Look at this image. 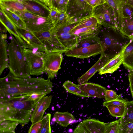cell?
Wrapping results in <instances>:
<instances>
[{
  "label": "cell",
  "instance_id": "cell-10",
  "mask_svg": "<svg viewBox=\"0 0 133 133\" xmlns=\"http://www.w3.org/2000/svg\"><path fill=\"white\" fill-rule=\"evenodd\" d=\"M24 58L30 75L38 76L45 73L43 58L44 52L23 49Z\"/></svg>",
  "mask_w": 133,
  "mask_h": 133
},
{
  "label": "cell",
  "instance_id": "cell-27",
  "mask_svg": "<svg viewBox=\"0 0 133 133\" xmlns=\"http://www.w3.org/2000/svg\"><path fill=\"white\" fill-rule=\"evenodd\" d=\"M49 9H54L59 12H66L69 0H40Z\"/></svg>",
  "mask_w": 133,
  "mask_h": 133
},
{
  "label": "cell",
  "instance_id": "cell-11",
  "mask_svg": "<svg viewBox=\"0 0 133 133\" xmlns=\"http://www.w3.org/2000/svg\"><path fill=\"white\" fill-rule=\"evenodd\" d=\"M99 25L97 20L92 16L76 23L71 31L78 40L95 33Z\"/></svg>",
  "mask_w": 133,
  "mask_h": 133
},
{
  "label": "cell",
  "instance_id": "cell-21",
  "mask_svg": "<svg viewBox=\"0 0 133 133\" xmlns=\"http://www.w3.org/2000/svg\"><path fill=\"white\" fill-rule=\"evenodd\" d=\"M122 51L111 59L99 71V74L103 75L107 73H112L116 70L123 64Z\"/></svg>",
  "mask_w": 133,
  "mask_h": 133
},
{
  "label": "cell",
  "instance_id": "cell-25",
  "mask_svg": "<svg viewBox=\"0 0 133 133\" xmlns=\"http://www.w3.org/2000/svg\"><path fill=\"white\" fill-rule=\"evenodd\" d=\"M0 8L7 9L12 11H27L24 4L21 0H0Z\"/></svg>",
  "mask_w": 133,
  "mask_h": 133
},
{
  "label": "cell",
  "instance_id": "cell-34",
  "mask_svg": "<svg viewBox=\"0 0 133 133\" xmlns=\"http://www.w3.org/2000/svg\"><path fill=\"white\" fill-rule=\"evenodd\" d=\"M105 133H120V119L110 122L105 123Z\"/></svg>",
  "mask_w": 133,
  "mask_h": 133
},
{
  "label": "cell",
  "instance_id": "cell-31",
  "mask_svg": "<svg viewBox=\"0 0 133 133\" xmlns=\"http://www.w3.org/2000/svg\"><path fill=\"white\" fill-rule=\"evenodd\" d=\"M63 87L69 92L81 97H89V96L81 89L78 84H76L69 80L65 82L63 84Z\"/></svg>",
  "mask_w": 133,
  "mask_h": 133
},
{
  "label": "cell",
  "instance_id": "cell-15",
  "mask_svg": "<svg viewBox=\"0 0 133 133\" xmlns=\"http://www.w3.org/2000/svg\"><path fill=\"white\" fill-rule=\"evenodd\" d=\"M24 5L27 11L42 17L48 18L50 9L40 0H21Z\"/></svg>",
  "mask_w": 133,
  "mask_h": 133
},
{
  "label": "cell",
  "instance_id": "cell-36",
  "mask_svg": "<svg viewBox=\"0 0 133 133\" xmlns=\"http://www.w3.org/2000/svg\"><path fill=\"white\" fill-rule=\"evenodd\" d=\"M121 126L120 133H133V122L125 120L120 118Z\"/></svg>",
  "mask_w": 133,
  "mask_h": 133
},
{
  "label": "cell",
  "instance_id": "cell-29",
  "mask_svg": "<svg viewBox=\"0 0 133 133\" xmlns=\"http://www.w3.org/2000/svg\"><path fill=\"white\" fill-rule=\"evenodd\" d=\"M96 32L90 35L78 39L76 45L74 48L87 47L94 44L99 43V39L96 34Z\"/></svg>",
  "mask_w": 133,
  "mask_h": 133
},
{
  "label": "cell",
  "instance_id": "cell-1",
  "mask_svg": "<svg viewBox=\"0 0 133 133\" xmlns=\"http://www.w3.org/2000/svg\"><path fill=\"white\" fill-rule=\"evenodd\" d=\"M53 83L48 78L16 77L9 72L0 79V98H5L34 93L49 94Z\"/></svg>",
  "mask_w": 133,
  "mask_h": 133
},
{
  "label": "cell",
  "instance_id": "cell-37",
  "mask_svg": "<svg viewBox=\"0 0 133 133\" xmlns=\"http://www.w3.org/2000/svg\"><path fill=\"white\" fill-rule=\"evenodd\" d=\"M121 117L125 120L133 122V101L128 102L125 114Z\"/></svg>",
  "mask_w": 133,
  "mask_h": 133
},
{
  "label": "cell",
  "instance_id": "cell-4",
  "mask_svg": "<svg viewBox=\"0 0 133 133\" xmlns=\"http://www.w3.org/2000/svg\"><path fill=\"white\" fill-rule=\"evenodd\" d=\"M10 39L8 46L9 72L16 77H31L24 58L23 47L13 36L10 37Z\"/></svg>",
  "mask_w": 133,
  "mask_h": 133
},
{
  "label": "cell",
  "instance_id": "cell-49",
  "mask_svg": "<svg viewBox=\"0 0 133 133\" xmlns=\"http://www.w3.org/2000/svg\"><path fill=\"white\" fill-rule=\"evenodd\" d=\"M16 133L15 132H8V133Z\"/></svg>",
  "mask_w": 133,
  "mask_h": 133
},
{
  "label": "cell",
  "instance_id": "cell-6",
  "mask_svg": "<svg viewBox=\"0 0 133 133\" xmlns=\"http://www.w3.org/2000/svg\"><path fill=\"white\" fill-rule=\"evenodd\" d=\"M93 9L85 0H69L66 13L68 21L76 23L92 16Z\"/></svg>",
  "mask_w": 133,
  "mask_h": 133
},
{
  "label": "cell",
  "instance_id": "cell-24",
  "mask_svg": "<svg viewBox=\"0 0 133 133\" xmlns=\"http://www.w3.org/2000/svg\"><path fill=\"white\" fill-rule=\"evenodd\" d=\"M105 1L113 10L117 24L120 30L123 18L122 12V8L124 4L126 3L127 0Z\"/></svg>",
  "mask_w": 133,
  "mask_h": 133
},
{
  "label": "cell",
  "instance_id": "cell-18",
  "mask_svg": "<svg viewBox=\"0 0 133 133\" xmlns=\"http://www.w3.org/2000/svg\"><path fill=\"white\" fill-rule=\"evenodd\" d=\"M111 59L101 53L97 62L87 71L77 79L79 84L87 83L97 72L99 71Z\"/></svg>",
  "mask_w": 133,
  "mask_h": 133
},
{
  "label": "cell",
  "instance_id": "cell-45",
  "mask_svg": "<svg viewBox=\"0 0 133 133\" xmlns=\"http://www.w3.org/2000/svg\"><path fill=\"white\" fill-rule=\"evenodd\" d=\"M131 92L133 97V70L130 71L128 75Z\"/></svg>",
  "mask_w": 133,
  "mask_h": 133
},
{
  "label": "cell",
  "instance_id": "cell-9",
  "mask_svg": "<svg viewBox=\"0 0 133 133\" xmlns=\"http://www.w3.org/2000/svg\"><path fill=\"white\" fill-rule=\"evenodd\" d=\"M64 52L58 51H46L43 55L45 72L48 78L52 79L57 74L63 60Z\"/></svg>",
  "mask_w": 133,
  "mask_h": 133
},
{
  "label": "cell",
  "instance_id": "cell-12",
  "mask_svg": "<svg viewBox=\"0 0 133 133\" xmlns=\"http://www.w3.org/2000/svg\"><path fill=\"white\" fill-rule=\"evenodd\" d=\"M34 33L44 45L46 51H58L64 53L67 50L58 39L54 27L48 31Z\"/></svg>",
  "mask_w": 133,
  "mask_h": 133
},
{
  "label": "cell",
  "instance_id": "cell-46",
  "mask_svg": "<svg viewBox=\"0 0 133 133\" xmlns=\"http://www.w3.org/2000/svg\"><path fill=\"white\" fill-rule=\"evenodd\" d=\"M74 133H87L82 128L79 124L77 127L74 131Z\"/></svg>",
  "mask_w": 133,
  "mask_h": 133
},
{
  "label": "cell",
  "instance_id": "cell-33",
  "mask_svg": "<svg viewBox=\"0 0 133 133\" xmlns=\"http://www.w3.org/2000/svg\"><path fill=\"white\" fill-rule=\"evenodd\" d=\"M105 107L108 109L110 115L114 117H123L125 113L126 106L109 105Z\"/></svg>",
  "mask_w": 133,
  "mask_h": 133
},
{
  "label": "cell",
  "instance_id": "cell-48",
  "mask_svg": "<svg viewBox=\"0 0 133 133\" xmlns=\"http://www.w3.org/2000/svg\"><path fill=\"white\" fill-rule=\"evenodd\" d=\"M126 4L130 5L133 6V0H127Z\"/></svg>",
  "mask_w": 133,
  "mask_h": 133
},
{
  "label": "cell",
  "instance_id": "cell-30",
  "mask_svg": "<svg viewBox=\"0 0 133 133\" xmlns=\"http://www.w3.org/2000/svg\"><path fill=\"white\" fill-rule=\"evenodd\" d=\"M120 30L123 35L133 39V18H123Z\"/></svg>",
  "mask_w": 133,
  "mask_h": 133
},
{
  "label": "cell",
  "instance_id": "cell-42",
  "mask_svg": "<svg viewBox=\"0 0 133 133\" xmlns=\"http://www.w3.org/2000/svg\"><path fill=\"white\" fill-rule=\"evenodd\" d=\"M41 123V120L35 123L32 124L28 133H40Z\"/></svg>",
  "mask_w": 133,
  "mask_h": 133
},
{
  "label": "cell",
  "instance_id": "cell-3",
  "mask_svg": "<svg viewBox=\"0 0 133 133\" xmlns=\"http://www.w3.org/2000/svg\"><path fill=\"white\" fill-rule=\"evenodd\" d=\"M96 34L102 47L101 53L110 59L120 52L131 39L123 35L119 29L100 24Z\"/></svg>",
  "mask_w": 133,
  "mask_h": 133
},
{
  "label": "cell",
  "instance_id": "cell-44",
  "mask_svg": "<svg viewBox=\"0 0 133 133\" xmlns=\"http://www.w3.org/2000/svg\"><path fill=\"white\" fill-rule=\"evenodd\" d=\"M50 9V13L49 17L54 24L58 11L52 8H51Z\"/></svg>",
  "mask_w": 133,
  "mask_h": 133
},
{
  "label": "cell",
  "instance_id": "cell-2",
  "mask_svg": "<svg viewBox=\"0 0 133 133\" xmlns=\"http://www.w3.org/2000/svg\"><path fill=\"white\" fill-rule=\"evenodd\" d=\"M37 103L29 99L28 94L0 98V122L10 120L24 126L30 121L32 111Z\"/></svg>",
  "mask_w": 133,
  "mask_h": 133
},
{
  "label": "cell",
  "instance_id": "cell-14",
  "mask_svg": "<svg viewBox=\"0 0 133 133\" xmlns=\"http://www.w3.org/2000/svg\"><path fill=\"white\" fill-rule=\"evenodd\" d=\"M102 52L101 46L98 43L87 47L73 48L67 50L64 53L68 57L85 58L101 54Z\"/></svg>",
  "mask_w": 133,
  "mask_h": 133
},
{
  "label": "cell",
  "instance_id": "cell-40",
  "mask_svg": "<svg viewBox=\"0 0 133 133\" xmlns=\"http://www.w3.org/2000/svg\"><path fill=\"white\" fill-rule=\"evenodd\" d=\"M122 12L123 18H133V6L126 3L123 7Z\"/></svg>",
  "mask_w": 133,
  "mask_h": 133
},
{
  "label": "cell",
  "instance_id": "cell-22",
  "mask_svg": "<svg viewBox=\"0 0 133 133\" xmlns=\"http://www.w3.org/2000/svg\"><path fill=\"white\" fill-rule=\"evenodd\" d=\"M0 15L1 22L5 26L9 33L14 35L23 48H24L25 45L24 42L21 38L16 26L1 9Z\"/></svg>",
  "mask_w": 133,
  "mask_h": 133
},
{
  "label": "cell",
  "instance_id": "cell-41",
  "mask_svg": "<svg viewBox=\"0 0 133 133\" xmlns=\"http://www.w3.org/2000/svg\"><path fill=\"white\" fill-rule=\"evenodd\" d=\"M118 95L114 91L112 90H106L104 99L106 102L110 101L117 99Z\"/></svg>",
  "mask_w": 133,
  "mask_h": 133
},
{
  "label": "cell",
  "instance_id": "cell-23",
  "mask_svg": "<svg viewBox=\"0 0 133 133\" xmlns=\"http://www.w3.org/2000/svg\"><path fill=\"white\" fill-rule=\"evenodd\" d=\"M122 52L124 66L130 71L133 70V39L124 47Z\"/></svg>",
  "mask_w": 133,
  "mask_h": 133
},
{
  "label": "cell",
  "instance_id": "cell-16",
  "mask_svg": "<svg viewBox=\"0 0 133 133\" xmlns=\"http://www.w3.org/2000/svg\"><path fill=\"white\" fill-rule=\"evenodd\" d=\"M51 95L45 96L35 104L32 111L30 121L34 124L40 121L45 110L49 108L52 99Z\"/></svg>",
  "mask_w": 133,
  "mask_h": 133
},
{
  "label": "cell",
  "instance_id": "cell-26",
  "mask_svg": "<svg viewBox=\"0 0 133 133\" xmlns=\"http://www.w3.org/2000/svg\"><path fill=\"white\" fill-rule=\"evenodd\" d=\"M54 121L59 125L66 127L75 120L74 116L68 112H56L54 115Z\"/></svg>",
  "mask_w": 133,
  "mask_h": 133
},
{
  "label": "cell",
  "instance_id": "cell-28",
  "mask_svg": "<svg viewBox=\"0 0 133 133\" xmlns=\"http://www.w3.org/2000/svg\"><path fill=\"white\" fill-rule=\"evenodd\" d=\"M1 10L16 27L26 29V24L22 18L15 12L6 9L1 8Z\"/></svg>",
  "mask_w": 133,
  "mask_h": 133
},
{
  "label": "cell",
  "instance_id": "cell-13",
  "mask_svg": "<svg viewBox=\"0 0 133 133\" xmlns=\"http://www.w3.org/2000/svg\"><path fill=\"white\" fill-rule=\"evenodd\" d=\"M16 27L24 42L25 47L24 48L39 52H44L46 51L44 45L33 32L26 29Z\"/></svg>",
  "mask_w": 133,
  "mask_h": 133
},
{
  "label": "cell",
  "instance_id": "cell-35",
  "mask_svg": "<svg viewBox=\"0 0 133 133\" xmlns=\"http://www.w3.org/2000/svg\"><path fill=\"white\" fill-rule=\"evenodd\" d=\"M51 115L48 113L41 119V125L40 133H51L50 119Z\"/></svg>",
  "mask_w": 133,
  "mask_h": 133
},
{
  "label": "cell",
  "instance_id": "cell-38",
  "mask_svg": "<svg viewBox=\"0 0 133 133\" xmlns=\"http://www.w3.org/2000/svg\"><path fill=\"white\" fill-rule=\"evenodd\" d=\"M68 21V17L66 12L58 11L54 23V27L59 26Z\"/></svg>",
  "mask_w": 133,
  "mask_h": 133
},
{
  "label": "cell",
  "instance_id": "cell-43",
  "mask_svg": "<svg viewBox=\"0 0 133 133\" xmlns=\"http://www.w3.org/2000/svg\"><path fill=\"white\" fill-rule=\"evenodd\" d=\"M93 8L105 2V0H85Z\"/></svg>",
  "mask_w": 133,
  "mask_h": 133
},
{
  "label": "cell",
  "instance_id": "cell-5",
  "mask_svg": "<svg viewBox=\"0 0 133 133\" xmlns=\"http://www.w3.org/2000/svg\"><path fill=\"white\" fill-rule=\"evenodd\" d=\"M15 12L22 18L25 24L26 29L33 33L48 31L54 27L49 17H42L28 11Z\"/></svg>",
  "mask_w": 133,
  "mask_h": 133
},
{
  "label": "cell",
  "instance_id": "cell-19",
  "mask_svg": "<svg viewBox=\"0 0 133 133\" xmlns=\"http://www.w3.org/2000/svg\"><path fill=\"white\" fill-rule=\"evenodd\" d=\"M87 133H105V123L95 119H88L79 124Z\"/></svg>",
  "mask_w": 133,
  "mask_h": 133
},
{
  "label": "cell",
  "instance_id": "cell-32",
  "mask_svg": "<svg viewBox=\"0 0 133 133\" xmlns=\"http://www.w3.org/2000/svg\"><path fill=\"white\" fill-rule=\"evenodd\" d=\"M19 123L10 120H5L0 122V133L15 132V129Z\"/></svg>",
  "mask_w": 133,
  "mask_h": 133
},
{
  "label": "cell",
  "instance_id": "cell-47",
  "mask_svg": "<svg viewBox=\"0 0 133 133\" xmlns=\"http://www.w3.org/2000/svg\"><path fill=\"white\" fill-rule=\"evenodd\" d=\"M7 31H8L5 26L1 22V32H6Z\"/></svg>",
  "mask_w": 133,
  "mask_h": 133
},
{
  "label": "cell",
  "instance_id": "cell-8",
  "mask_svg": "<svg viewBox=\"0 0 133 133\" xmlns=\"http://www.w3.org/2000/svg\"><path fill=\"white\" fill-rule=\"evenodd\" d=\"M92 16L97 20L100 24L119 29L113 10L105 1L104 3L93 8Z\"/></svg>",
  "mask_w": 133,
  "mask_h": 133
},
{
  "label": "cell",
  "instance_id": "cell-7",
  "mask_svg": "<svg viewBox=\"0 0 133 133\" xmlns=\"http://www.w3.org/2000/svg\"><path fill=\"white\" fill-rule=\"evenodd\" d=\"M76 23L68 21L59 26L54 27L58 39L62 46L67 50L74 48L78 41L77 37L71 31Z\"/></svg>",
  "mask_w": 133,
  "mask_h": 133
},
{
  "label": "cell",
  "instance_id": "cell-20",
  "mask_svg": "<svg viewBox=\"0 0 133 133\" xmlns=\"http://www.w3.org/2000/svg\"><path fill=\"white\" fill-rule=\"evenodd\" d=\"M7 35L1 33L0 43V75L4 70L8 68L9 59L8 52V44L6 39Z\"/></svg>",
  "mask_w": 133,
  "mask_h": 133
},
{
  "label": "cell",
  "instance_id": "cell-17",
  "mask_svg": "<svg viewBox=\"0 0 133 133\" xmlns=\"http://www.w3.org/2000/svg\"><path fill=\"white\" fill-rule=\"evenodd\" d=\"M79 88L89 97L104 98L105 92L107 89L99 84L87 82L78 84Z\"/></svg>",
  "mask_w": 133,
  "mask_h": 133
},
{
  "label": "cell",
  "instance_id": "cell-39",
  "mask_svg": "<svg viewBox=\"0 0 133 133\" xmlns=\"http://www.w3.org/2000/svg\"><path fill=\"white\" fill-rule=\"evenodd\" d=\"M128 102L123 99L120 94L117 99L110 101H105L103 103V105L104 106L109 105L126 106Z\"/></svg>",
  "mask_w": 133,
  "mask_h": 133
}]
</instances>
